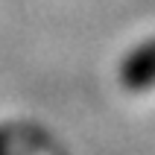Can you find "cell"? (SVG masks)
<instances>
[{"label":"cell","instance_id":"6da1fadb","mask_svg":"<svg viewBox=\"0 0 155 155\" xmlns=\"http://www.w3.org/2000/svg\"><path fill=\"white\" fill-rule=\"evenodd\" d=\"M120 85L132 94H149L155 88V35L126 53L120 61Z\"/></svg>","mask_w":155,"mask_h":155},{"label":"cell","instance_id":"7a4b0ae2","mask_svg":"<svg viewBox=\"0 0 155 155\" xmlns=\"http://www.w3.org/2000/svg\"><path fill=\"white\" fill-rule=\"evenodd\" d=\"M0 155H53L41 135L29 126L6 123L0 126Z\"/></svg>","mask_w":155,"mask_h":155}]
</instances>
